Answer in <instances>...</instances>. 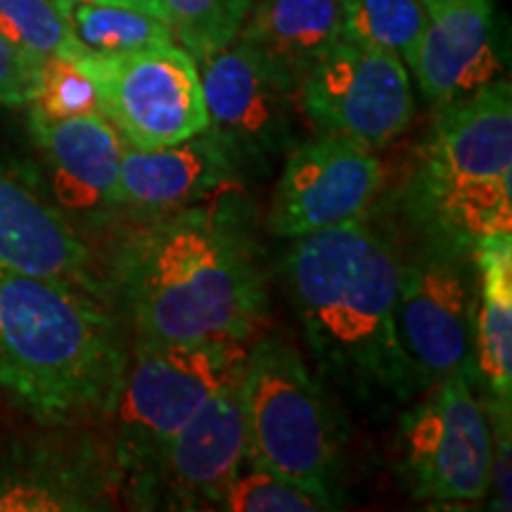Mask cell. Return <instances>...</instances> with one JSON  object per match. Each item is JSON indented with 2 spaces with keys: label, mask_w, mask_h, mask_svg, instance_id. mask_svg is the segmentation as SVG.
I'll list each match as a JSON object with an SVG mask.
<instances>
[{
  "label": "cell",
  "mask_w": 512,
  "mask_h": 512,
  "mask_svg": "<svg viewBox=\"0 0 512 512\" xmlns=\"http://www.w3.org/2000/svg\"><path fill=\"white\" fill-rule=\"evenodd\" d=\"M57 5H60V8L67 12L69 8H74V5H81V3H98V0H55ZM133 3H143V5H150V8H157V10H162L159 8V0H133Z\"/></svg>",
  "instance_id": "28"
},
{
  "label": "cell",
  "mask_w": 512,
  "mask_h": 512,
  "mask_svg": "<svg viewBox=\"0 0 512 512\" xmlns=\"http://www.w3.org/2000/svg\"><path fill=\"white\" fill-rule=\"evenodd\" d=\"M207 133L230 150L242 169L266 171L297 145V93L235 38L197 60Z\"/></svg>",
  "instance_id": "12"
},
{
  "label": "cell",
  "mask_w": 512,
  "mask_h": 512,
  "mask_svg": "<svg viewBox=\"0 0 512 512\" xmlns=\"http://www.w3.org/2000/svg\"><path fill=\"white\" fill-rule=\"evenodd\" d=\"M342 36L337 0H254L238 41L297 93L306 72Z\"/></svg>",
  "instance_id": "19"
},
{
  "label": "cell",
  "mask_w": 512,
  "mask_h": 512,
  "mask_svg": "<svg viewBox=\"0 0 512 512\" xmlns=\"http://www.w3.org/2000/svg\"><path fill=\"white\" fill-rule=\"evenodd\" d=\"M57 434L15 444L0 456V510H110L121 479L110 451L91 434Z\"/></svg>",
  "instance_id": "13"
},
{
  "label": "cell",
  "mask_w": 512,
  "mask_h": 512,
  "mask_svg": "<svg viewBox=\"0 0 512 512\" xmlns=\"http://www.w3.org/2000/svg\"><path fill=\"white\" fill-rule=\"evenodd\" d=\"M242 344L133 339L117 401L112 460L121 496L155 465L174 434L242 370Z\"/></svg>",
  "instance_id": "5"
},
{
  "label": "cell",
  "mask_w": 512,
  "mask_h": 512,
  "mask_svg": "<svg viewBox=\"0 0 512 512\" xmlns=\"http://www.w3.org/2000/svg\"><path fill=\"white\" fill-rule=\"evenodd\" d=\"M411 183H512L510 81L496 79L437 107Z\"/></svg>",
  "instance_id": "14"
},
{
  "label": "cell",
  "mask_w": 512,
  "mask_h": 512,
  "mask_svg": "<svg viewBox=\"0 0 512 512\" xmlns=\"http://www.w3.org/2000/svg\"><path fill=\"white\" fill-rule=\"evenodd\" d=\"M427 22L403 64L434 107L501 79V34L491 0H430Z\"/></svg>",
  "instance_id": "15"
},
{
  "label": "cell",
  "mask_w": 512,
  "mask_h": 512,
  "mask_svg": "<svg viewBox=\"0 0 512 512\" xmlns=\"http://www.w3.org/2000/svg\"><path fill=\"white\" fill-rule=\"evenodd\" d=\"M337 508H342V498L280 475L247 456L221 505L228 512H328Z\"/></svg>",
  "instance_id": "23"
},
{
  "label": "cell",
  "mask_w": 512,
  "mask_h": 512,
  "mask_svg": "<svg viewBox=\"0 0 512 512\" xmlns=\"http://www.w3.org/2000/svg\"><path fill=\"white\" fill-rule=\"evenodd\" d=\"M422 3H430V0H422Z\"/></svg>",
  "instance_id": "29"
},
{
  "label": "cell",
  "mask_w": 512,
  "mask_h": 512,
  "mask_svg": "<svg viewBox=\"0 0 512 512\" xmlns=\"http://www.w3.org/2000/svg\"><path fill=\"white\" fill-rule=\"evenodd\" d=\"M0 271L69 280L107 297L95 254L72 219L5 166H0Z\"/></svg>",
  "instance_id": "17"
},
{
  "label": "cell",
  "mask_w": 512,
  "mask_h": 512,
  "mask_svg": "<svg viewBox=\"0 0 512 512\" xmlns=\"http://www.w3.org/2000/svg\"><path fill=\"white\" fill-rule=\"evenodd\" d=\"M29 110L48 119H69L100 112L98 88L74 57H48L38 67L36 95Z\"/></svg>",
  "instance_id": "26"
},
{
  "label": "cell",
  "mask_w": 512,
  "mask_h": 512,
  "mask_svg": "<svg viewBox=\"0 0 512 512\" xmlns=\"http://www.w3.org/2000/svg\"><path fill=\"white\" fill-rule=\"evenodd\" d=\"M126 145L164 147L207 131L200 67L178 43L121 55H72Z\"/></svg>",
  "instance_id": "8"
},
{
  "label": "cell",
  "mask_w": 512,
  "mask_h": 512,
  "mask_svg": "<svg viewBox=\"0 0 512 512\" xmlns=\"http://www.w3.org/2000/svg\"><path fill=\"white\" fill-rule=\"evenodd\" d=\"M0 34L34 62L81 50L55 0H0Z\"/></svg>",
  "instance_id": "25"
},
{
  "label": "cell",
  "mask_w": 512,
  "mask_h": 512,
  "mask_svg": "<svg viewBox=\"0 0 512 512\" xmlns=\"http://www.w3.org/2000/svg\"><path fill=\"white\" fill-rule=\"evenodd\" d=\"M29 133L48 166L55 204L64 214L91 223L121 214L119 174L126 143L105 114L48 119L29 110Z\"/></svg>",
  "instance_id": "16"
},
{
  "label": "cell",
  "mask_w": 512,
  "mask_h": 512,
  "mask_svg": "<svg viewBox=\"0 0 512 512\" xmlns=\"http://www.w3.org/2000/svg\"><path fill=\"white\" fill-rule=\"evenodd\" d=\"M299 110L318 133L389 145L415 117L413 86L399 55L339 36L297 88Z\"/></svg>",
  "instance_id": "9"
},
{
  "label": "cell",
  "mask_w": 512,
  "mask_h": 512,
  "mask_svg": "<svg viewBox=\"0 0 512 512\" xmlns=\"http://www.w3.org/2000/svg\"><path fill=\"white\" fill-rule=\"evenodd\" d=\"M389 214L401 240L396 330L422 392L453 373L475 380L477 271L472 247L406 219L396 207Z\"/></svg>",
  "instance_id": "6"
},
{
  "label": "cell",
  "mask_w": 512,
  "mask_h": 512,
  "mask_svg": "<svg viewBox=\"0 0 512 512\" xmlns=\"http://www.w3.org/2000/svg\"><path fill=\"white\" fill-rule=\"evenodd\" d=\"M247 458L339 496L347 432L302 351L268 335L245 354L240 373Z\"/></svg>",
  "instance_id": "4"
},
{
  "label": "cell",
  "mask_w": 512,
  "mask_h": 512,
  "mask_svg": "<svg viewBox=\"0 0 512 512\" xmlns=\"http://www.w3.org/2000/svg\"><path fill=\"white\" fill-rule=\"evenodd\" d=\"M342 38L380 48L406 60L425 29L422 0H337Z\"/></svg>",
  "instance_id": "22"
},
{
  "label": "cell",
  "mask_w": 512,
  "mask_h": 512,
  "mask_svg": "<svg viewBox=\"0 0 512 512\" xmlns=\"http://www.w3.org/2000/svg\"><path fill=\"white\" fill-rule=\"evenodd\" d=\"M401 240L389 211L292 240L283 278L313 361L370 415L422 392L396 330Z\"/></svg>",
  "instance_id": "2"
},
{
  "label": "cell",
  "mask_w": 512,
  "mask_h": 512,
  "mask_svg": "<svg viewBox=\"0 0 512 512\" xmlns=\"http://www.w3.org/2000/svg\"><path fill=\"white\" fill-rule=\"evenodd\" d=\"M242 373V370H240ZM240 373L174 434L155 465L124 491L138 510H221L247 456Z\"/></svg>",
  "instance_id": "10"
},
{
  "label": "cell",
  "mask_w": 512,
  "mask_h": 512,
  "mask_svg": "<svg viewBox=\"0 0 512 512\" xmlns=\"http://www.w3.org/2000/svg\"><path fill=\"white\" fill-rule=\"evenodd\" d=\"M477 271L475 384L484 401L512 403V233L491 235L472 247Z\"/></svg>",
  "instance_id": "20"
},
{
  "label": "cell",
  "mask_w": 512,
  "mask_h": 512,
  "mask_svg": "<svg viewBox=\"0 0 512 512\" xmlns=\"http://www.w3.org/2000/svg\"><path fill=\"white\" fill-rule=\"evenodd\" d=\"M254 0H159L176 43L200 60L238 38Z\"/></svg>",
  "instance_id": "24"
},
{
  "label": "cell",
  "mask_w": 512,
  "mask_h": 512,
  "mask_svg": "<svg viewBox=\"0 0 512 512\" xmlns=\"http://www.w3.org/2000/svg\"><path fill=\"white\" fill-rule=\"evenodd\" d=\"M394 446L396 467L418 501L451 508L489 498L491 427L470 375L430 384L425 399L401 413Z\"/></svg>",
  "instance_id": "7"
},
{
  "label": "cell",
  "mask_w": 512,
  "mask_h": 512,
  "mask_svg": "<svg viewBox=\"0 0 512 512\" xmlns=\"http://www.w3.org/2000/svg\"><path fill=\"white\" fill-rule=\"evenodd\" d=\"M107 297L60 278L0 271V392L43 427L110 420L128 366Z\"/></svg>",
  "instance_id": "3"
},
{
  "label": "cell",
  "mask_w": 512,
  "mask_h": 512,
  "mask_svg": "<svg viewBox=\"0 0 512 512\" xmlns=\"http://www.w3.org/2000/svg\"><path fill=\"white\" fill-rule=\"evenodd\" d=\"M67 19L79 48L91 55H121L176 43L164 12L133 0L74 5Z\"/></svg>",
  "instance_id": "21"
},
{
  "label": "cell",
  "mask_w": 512,
  "mask_h": 512,
  "mask_svg": "<svg viewBox=\"0 0 512 512\" xmlns=\"http://www.w3.org/2000/svg\"><path fill=\"white\" fill-rule=\"evenodd\" d=\"M102 280L143 342L242 344L268 316L261 247L230 195L136 216L114 238Z\"/></svg>",
  "instance_id": "1"
},
{
  "label": "cell",
  "mask_w": 512,
  "mask_h": 512,
  "mask_svg": "<svg viewBox=\"0 0 512 512\" xmlns=\"http://www.w3.org/2000/svg\"><path fill=\"white\" fill-rule=\"evenodd\" d=\"M242 166L211 133L202 131L181 143L124 147L119 174L121 214H164L223 195L240 181Z\"/></svg>",
  "instance_id": "18"
},
{
  "label": "cell",
  "mask_w": 512,
  "mask_h": 512,
  "mask_svg": "<svg viewBox=\"0 0 512 512\" xmlns=\"http://www.w3.org/2000/svg\"><path fill=\"white\" fill-rule=\"evenodd\" d=\"M384 188L377 150L354 138L318 133L285 155L273 190L268 230L297 240L366 216Z\"/></svg>",
  "instance_id": "11"
},
{
  "label": "cell",
  "mask_w": 512,
  "mask_h": 512,
  "mask_svg": "<svg viewBox=\"0 0 512 512\" xmlns=\"http://www.w3.org/2000/svg\"><path fill=\"white\" fill-rule=\"evenodd\" d=\"M38 67L0 34V107H29L36 95Z\"/></svg>",
  "instance_id": "27"
}]
</instances>
